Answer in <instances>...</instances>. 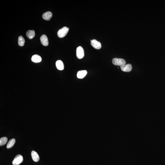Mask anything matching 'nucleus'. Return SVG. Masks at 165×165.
I'll list each match as a JSON object with an SVG mask.
<instances>
[{"label":"nucleus","instance_id":"4468645a","mask_svg":"<svg viewBox=\"0 0 165 165\" xmlns=\"http://www.w3.org/2000/svg\"><path fill=\"white\" fill-rule=\"evenodd\" d=\"M15 139H11L9 141L8 143L6 146V147L7 148L9 149L12 147L15 144Z\"/></svg>","mask_w":165,"mask_h":165},{"label":"nucleus","instance_id":"423d86ee","mask_svg":"<svg viewBox=\"0 0 165 165\" xmlns=\"http://www.w3.org/2000/svg\"><path fill=\"white\" fill-rule=\"evenodd\" d=\"M121 69L125 72H130L132 69V66L130 64H127L121 66Z\"/></svg>","mask_w":165,"mask_h":165},{"label":"nucleus","instance_id":"ddd939ff","mask_svg":"<svg viewBox=\"0 0 165 165\" xmlns=\"http://www.w3.org/2000/svg\"><path fill=\"white\" fill-rule=\"evenodd\" d=\"M26 35L27 37L30 39H32L35 36V32L33 30H29L27 32Z\"/></svg>","mask_w":165,"mask_h":165},{"label":"nucleus","instance_id":"9d476101","mask_svg":"<svg viewBox=\"0 0 165 165\" xmlns=\"http://www.w3.org/2000/svg\"><path fill=\"white\" fill-rule=\"evenodd\" d=\"M31 60L34 63H38L41 61L42 58L40 56L35 54L32 57Z\"/></svg>","mask_w":165,"mask_h":165},{"label":"nucleus","instance_id":"7ed1b4c3","mask_svg":"<svg viewBox=\"0 0 165 165\" xmlns=\"http://www.w3.org/2000/svg\"><path fill=\"white\" fill-rule=\"evenodd\" d=\"M23 157L21 155H17L13 161V165H19L23 162Z\"/></svg>","mask_w":165,"mask_h":165},{"label":"nucleus","instance_id":"dca6fc26","mask_svg":"<svg viewBox=\"0 0 165 165\" xmlns=\"http://www.w3.org/2000/svg\"><path fill=\"white\" fill-rule=\"evenodd\" d=\"M7 138L6 137H3L0 139V146H2L5 145L7 142Z\"/></svg>","mask_w":165,"mask_h":165},{"label":"nucleus","instance_id":"9b49d317","mask_svg":"<svg viewBox=\"0 0 165 165\" xmlns=\"http://www.w3.org/2000/svg\"><path fill=\"white\" fill-rule=\"evenodd\" d=\"M31 156L32 159L34 161L38 162L39 161V157L37 153L34 151H32Z\"/></svg>","mask_w":165,"mask_h":165},{"label":"nucleus","instance_id":"39448f33","mask_svg":"<svg viewBox=\"0 0 165 165\" xmlns=\"http://www.w3.org/2000/svg\"><path fill=\"white\" fill-rule=\"evenodd\" d=\"M91 44L93 48L95 49H99L101 48L102 45L96 39L91 40Z\"/></svg>","mask_w":165,"mask_h":165},{"label":"nucleus","instance_id":"0eeeda50","mask_svg":"<svg viewBox=\"0 0 165 165\" xmlns=\"http://www.w3.org/2000/svg\"><path fill=\"white\" fill-rule=\"evenodd\" d=\"M41 42L43 45L47 46L49 45V41L48 37L46 35H43L41 36L40 38Z\"/></svg>","mask_w":165,"mask_h":165},{"label":"nucleus","instance_id":"f257e3e1","mask_svg":"<svg viewBox=\"0 0 165 165\" xmlns=\"http://www.w3.org/2000/svg\"><path fill=\"white\" fill-rule=\"evenodd\" d=\"M68 31H69L68 28L66 27H64L59 30L58 32V36L59 38H63L66 36V35L68 34Z\"/></svg>","mask_w":165,"mask_h":165},{"label":"nucleus","instance_id":"6e6552de","mask_svg":"<svg viewBox=\"0 0 165 165\" xmlns=\"http://www.w3.org/2000/svg\"><path fill=\"white\" fill-rule=\"evenodd\" d=\"M52 13L50 11L44 13L42 17L44 20L49 21L52 18Z\"/></svg>","mask_w":165,"mask_h":165},{"label":"nucleus","instance_id":"2eb2a0df","mask_svg":"<svg viewBox=\"0 0 165 165\" xmlns=\"http://www.w3.org/2000/svg\"><path fill=\"white\" fill-rule=\"evenodd\" d=\"M25 40L22 36H19L18 38V44L20 46H23L24 45Z\"/></svg>","mask_w":165,"mask_h":165},{"label":"nucleus","instance_id":"f8f14e48","mask_svg":"<svg viewBox=\"0 0 165 165\" xmlns=\"http://www.w3.org/2000/svg\"><path fill=\"white\" fill-rule=\"evenodd\" d=\"M56 65L57 68L58 70H62L64 69V66L63 62L60 60H58L56 62Z\"/></svg>","mask_w":165,"mask_h":165},{"label":"nucleus","instance_id":"20e7f679","mask_svg":"<svg viewBox=\"0 0 165 165\" xmlns=\"http://www.w3.org/2000/svg\"><path fill=\"white\" fill-rule=\"evenodd\" d=\"M76 54L77 58L80 59L84 57V50L82 47L79 46L77 48L76 50Z\"/></svg>","mask_w":165,"mask_h":165},{"label":"nucleus","instance_id":"f03ea898","mask_svg":"<svg viewBox=\"0 0 165 165\" xmlns=\"http://www.w3.org/2000/svg\"><path fill=\"white\" fill-rule=\"evenodd\" d=\"M112 63L115 66H121L125 65L126 61L123 59L115 58L112 60Z\"/></svg>","mask_w":165,"mask_h":165},{"label":"nucleus","instance_id":"1a4fd4ad","mask_svg":"<svg viewBox=\"0 0 165 165\" xmlns=\"http://www.w3.org/2000/svg\"><path fill=\"white\" fill-rule=\"evenodd\" d=\"M87 73V72L86 70L80 71L78 72L77 76L79 79H82L85 77Z\"/></svg>","mask_w":165,"mask_h":165}]
</instances>
